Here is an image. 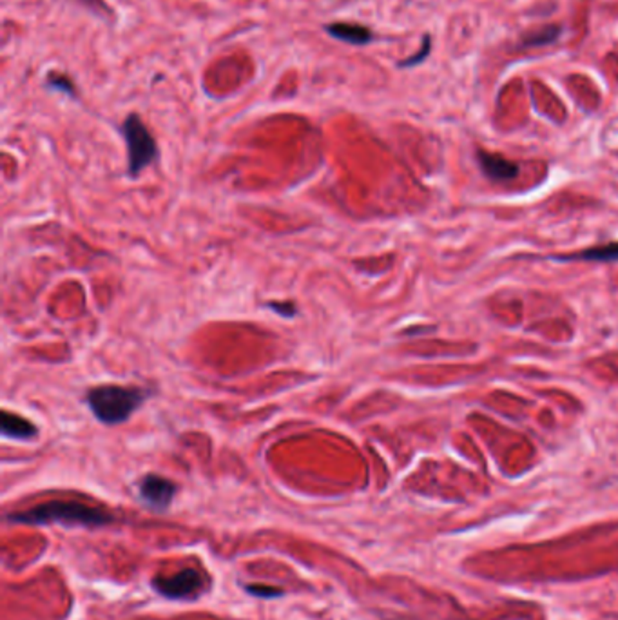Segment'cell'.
<instances>
[{
	"label": "cell",
	"instance_id": "9",
	"mask_svg": "<svg viewBox=\"0 0 618 620\" xmlns=\"http://www.w3.org/2000/svg\"><path fill=\"white\" fill-rule=\"evenodd\" d=\"M560 262H618V243H607L600 247H591V249H584L578 253H571L566 256L557 258Z\"/></svg>",
	"mask_w": 618,
	"mask_h": 620
},
{
	"label": "cell",
	"instance_id": "14",
	"mask_svg": "<svg viewBox=\"0 0 618 620\" xmlns=\"http://www.w3.org/2000/svg\"><path fill=\"white\" fill-rule=\"evenodd\" d=\"M249 591L255 593V595H260V597H274V595H280L278 589H274V588H264V586H249Z\"/></svg>",
	"mask_w": 618,
	"mask_h": 620
},
{
	"label": "cell",
	"instance_id": "1",
	"mask_svg": "<svg viewBox=\"0 0 618 620\" xmlns=\"http://www.w3.org/2000/svg\"><path fill=\"white\" fill-rule=\"evenodd\" d=\"M148 391L123 385H98L85 394L93 416L107 425L126 423L148 400Z\"/></svg>",
	"mask_w": 618,
	"mask_h": 620
},
{
	"label": "cell",
	"instance_id": "7",
	"mask_svg": "<svg viewBox=\"0 0 618 620\" xmlns=\"http://www.w3.org/2000/svg\"><path fill=\"white\" fill-rule=\"evenodd\" d=\"M0 430H3L4 437L17 441H31L39 436V428L35 423L24 419L19 414H12L10 410H4L3 416H0Z\"/></svg>",
	"mask_w": 618,
	"mask_h": 620
},
{
	"label": "cell",
	"instance_id": "4",
	"mask_svg": "<svg viewBox=\"0 0 618 620\" xmlns=\"http://www.w3.org/2000/svg\"><path fill=\"white\" fill-rule=\"evenodd\" d=\"M175 493H176L175 482H171L169 479H164L160 475L151 473V475L144 477V481L140 482L142 499L155 508L169 507L173 498H175Z\"/></svg>",
	"mask_w": 618,
	"mask_h": 620
},
{
	"label": "cell",
	"instance_id": "2",
	"mask_svg": "<svg viewBox=\"0 0 618 620\" xmlns=\"http://www.w3.org/2000/svg\"><path fill=\"white\" fill-rule=\"evenodd\" d=\"M109 516L102 510L73 503V501H53L40 505L30 512L13 516V521L30 523V525H44V523H69V525H103L109 523Z\"/></svg>",
	"mask_w": 618,
	"mask_h": 620
},
{
	"label": "cell",
	"instance_id": "11",
	"mask_svg": "<svg viewBox=\"0 0 618 620\" xmlns=\"http://www.w3.org/2000/svg\"><path fill=\"white\" fill-rule=\"evenodd\" d=\"M430 49H432V40H430V37L426 35V37L423 39V48H421L416 55H412L410 58L399 62V67H414V66H419L421 62H425V60L428 58Z\"/></svg>",
	"mask_w": 618,
	"mask_h": 620
},
{
	"label": "cell",
	"instance_id": "8",
	"mask_svg": "<svg viewBox=\"0 0 618 620\" xmlns=\"http://www.w3.org/2000/svg\"><path fill=\"white\" fill-rule=\"evenodd\" d=\"M325 31L346 44H354V46H366L372 42L374 33L370 31L364 26H357V24H343V22H336V24H327Z\"/></svg>",
	"mask_w": 618,
	"mask_h": 620
},
{
	"label": "cell",
	"instance_id": "6",
	"mask_svg": "<svg viewBox=\"0 0 618 620\" xmlns=\"http://www.w3.org/2000/svg\"><path fill=\"white\" fill-rule=\"evenodd\" d=\"M479 166L482 173L491 180V182H508L519 176V166L506 160L501 155H493L486 151L477 153Z\"/></svg>",
	"mask_w": 618,
	"mask_h": 620
},
{
	"label": "cell",
	"instance_id": "10",
	"mask_svg": "<svg viewBox=\"0 0 618 620\" xmlns=\"http://www.w3.org/2000/svg\"><path fill=\"white\" fill-rule=\"evenodd\" d=\"M559 37H560V28L559 26H546V28H541L537 31L528 33L523 39V46L524 48H541V46L553 44Z\"/></svg>",
	"mask_w": 618,
	"mask_h": 620
},
{
	"label": "cell",
	"instance_id": "5",
	"mask_svg": "<svg viewBox=\"0 0 618 620\" xmlns=\"http://www.w3.org/2000/svg\"><path fill=\"white\" fill-rule=\"evenodd\" d=\"M157 588L162 595L173 597V598H185L200 591L202 588V577L194 570H184L176 573L175 577L157 580Z\"/></svg>",
	"mask_w": 618,
	"mask_h": 620
},
{
	"label": "cell",
	"instance_id": "12",
	"mask_svg": "<svg viewBox=\"0 0 618 620\" xmlns=\"http://www.w3.org/2000/svg\"><path fill=\"white\" fill-rule=\"evenodd\" d=\"M48 87L57 89V91H60V93H66V94H69V96H75V94H76L73 82H71L69 78L62 76V75H49V78H48Z\"/></svg>",
	"mask_w": 618,
	"mask_h": 620
},
{
	"label": "cell",
	"instance_id": "3",
	"mask_svg": "<svg viewBox=\"0 0 618 620\" xmlns=\"http://www.w3.org/2000/svg\"><path fill=\"white\" fill-rule=\"evenodd\" d=\"M121 135L128 146V173L137 178L158 158V148L139 114H130L121 123Z\"/></svg>",
	"mask_w": 618,
	"mask_h": 620
},
{
	"label": "cell",
	"instance_id": "13",
	"mask_svg": "<svg viewBox=\"0 0 618 620\" xmlns=\"http://www.w3.org/2000/svg\"><path fill=\"white\" fill-rule=\"evenodd\" d=\"M267 307L283 318H294L298 314V309L292 301H271L267 303Z\"/></svg>",
	"mask_w": 618,
	"mask_h": 620
}]
</instances>
